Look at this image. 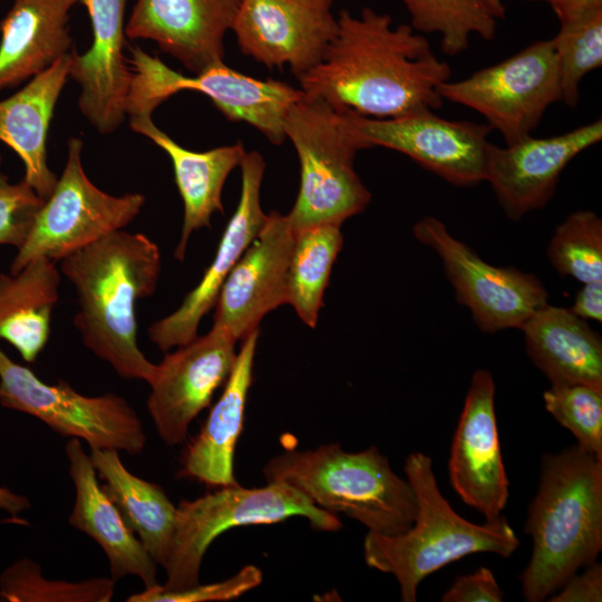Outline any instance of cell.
<instances>
[{
    "label": "cell",
    "mask_w": 602,
    "mask_h": 602,
    "mask_svg": "<svg viewBox=\"0 0 602 602\" xmlns=\"http://www.w3.org/2000/svg\"><path fill=\"white\" fill-rule=\"evenodd\" d=\"M343 114L363 148L399 152L455 186L485 182L492 132L487 124L446 119L433 109L391 118Z\"/></svg>",
    "instance_id": "4fadbf2b"
},
{
    "label": "cell",
    "mask_w": 602,
    "mask_h": 602,
    "mask_svg": "<svg viewBox=\"0 0 602 602\" xmlns=\"http://www.w3.org/2000/svg\"><path fill=\"white\" fill-rule=\"evenodd\" d=\"M65 450L75 486L69 524L101 547L108 559L113 580L135 575L142 580L145 589L158 585L157 564L99 485L97 472L80 439L69 438Z\"/></svg>",
    "instance_id": "7402d4cb"
},
{
    "label": "cell",
    "mask_w": 602,
    "mask_h": 602,
    "mask_svg": "<svg viewBox=\"0 0 602 602\" xmlns=\"http://www.w3.org/2000/svg\"><path fill=\"white\" fill-rule=\"evenodd\" d=\"M581 573L575 572L547 598L550 602H601L602 564L594 562Z\"/></svg>",
    "instance_id": "f35d334b"
},
{
    "label": "cell",
    "mask_w": 602,
    "mask_h": 602,
    "mask_svg": "<svg viewBox=\"0 0 602 602\" xmlns=\"http://www.w3.org/2000/svg\"><path fill=\"white\" fill-rule=\"evenodd\" d=\"M114 592L115 580L107 577L48 580L29 559L14 562L0 576V601L6 602H109Z\"/></svg>",
    "instance_id": "d6a6232c"
},
{
    "label": "cell",
    "mask_w": 602,
    "mask_h": 602,
    "mask_svg": "<svg viewBox=\"0 0 602 602\" xmlns=\"http://www.w3.org/2000/svg\"><path fill=\"white\" fill-rule=\"evenodd\" d=\"M79 0H13L0 21V91L69 54V12Z\"/></svg>",
    "instance_id": "484cf974"
},
{
    "label": "cell",
    "mask_w": 602,
    "mask_h": 602,
    "mask_svg": "<svg viewBox=\"0 0 602 602\" xmlns=\"http://www.w3.org/2000/svg\"><path fill=\"white\" fill-rule=\"evenodd\" d=\"M284 132L300 161L299 193L288 214L294 231L340 226L368 206L371 193L353 168L365 148L343 113L302 94L288 111Z\"/></svg>",
    "instance_id": "8992f818"
},
{
    "label": "cell",
    "mask_w": 602,
    "mask_h": 602,
    "mask_svg": "<svg viewBox=\"0 0 602 602\" xmlns=\"http://www.w3.org/2000/svg\"><path fill=\"white\" fill-rule=\"evenodd\" d=\"M504 598L493 572L479 567L475 572L458 576L443 594V602H502Z\"/></svg>",
    "instance_id": "74e56055"
},
{
    "label": "cell",
    "mask_w": 602,
    "mask_h": 602,
    "mask_svg": "<svg viewBox=\"0 0 602 602\" xmlns=\"http://www.w3.org/2000/svg\"><path fill=\"white\" fill-rule=\"evenodd\" d=\"M547 256L562 276L583 283L602 281V220L589 210L571 213L555 229Z\"/></svg>",
    "instance_id": "836d02e7"
},
{
    "label": "cell",
    "mask_w": 602,
    "mask_h": 602,
    "mask_svg": "<svg viewBox=\"0 0 602 602\" xmlns=\"http://www.w3.org/2000/svg\"><path fill=\"white\" fill-rule=\"evenodd\" d=\"M443 100L480 114L506 145L538 126L547 108L561 101L556 55L548 40H538L505 60L466 78L439 86Z\"/></svg>",
    "instance_id": "8fae6325"
},
{
    "label": "cell",
    "mask_w": 602,
    "mask_h": 602,
    "mask_svg": "<svg viewBox=\"0 0 602 602\" xmlns=\"http://www.w3.org/2000/svg\"><path fill=\"white\" fill-rule=\"evenodd\" d=\"M0 405L28 414L62 437L84 439L91 448L139 454L146 444L143 423L122 396H85L58 380L47 383L0 347Z\"/></svg>",
    "instance_id": "9c48e42d"
},
{
    "label": "cell",
    "mask_w": 602,
    "mask_h": 602,
    "mask_svg": "<svg viewBox=\"0 0 602 602\" xmlns=\"http://www.w3.org/2000/svg\"><path fill=\"white\" fill-rule=\"evenodd\" d=\"M268 483H285L331 514H344L368 532L400 535L417 514V497L408 479L398 476L376 446L346 452L340 444L314 449L288 448L263 468Z\"/></svg>",
    "instance_id": "5b68a950"
},
{
    "label": "cell",
    "mask_w": 602,
    "mask_h": 602,
    "mask_svg": "<svg viewBox=\"0 0 602 602\" xmlns=\"http://www.w3.org/2000/svg\"><path fill=\"white\" fill-rule=\"evenodd\" d=\"M412 233L417 241L439 255L457 301L470 311L482 331L520 329L532 313L547 303V290L537 276L514 266L485 262L453 236L438 219L423 217Z\"/></svg>",
    "instance_id": "7c38bea8"
},
{
    "label": "cell",
    "mask_w": 602,
    "mask_h": 602,
    "mask_svg": "<svg viewBox=\"0 0 602 602\" xmlns=\"http://www.w3.org/2000/svg\"><path fill=\"white\" fill-rule=\"evenodd\" d=\"M232 30L244 55L299 79L323 59L338 19L331 0H242Z\"/></svg>",
    "instance_id": "9a60e30c"
},
{
    "label": "cell",
    "mask_w": 602,
    "mask_h": 602,
    "mask_svg": "<svg viewBox=\"0 0 602 602\" xmlns=\"http://www.w3.org/2000/svg\"><path fill=\"white\" fill-rule=\"evenodd\" d=\"M524 532L532 555L521 575L527 602L547 600L602 550V459L581 446L544 454Z\"/></svg>",
    "instance_id": "3957f363"
},
{
    "label": "cell",
    "mask_w": 602,
    "mask_h": 602,
    "mask_svg": "<svg viewBox=\"0 0 602 602\" xmlns=\"http://www.w3.org/2000/svg\"><path fill=\"white\" fill-rule=\"evenodd\" d=\"M294 230L288 214L271 211L258 235L225 279L214 304V323L237 341L259 329L270 311L288 303Z\"/></svg>",
    "instance_id": "e0dca14e"
},
{
    "label": "cell",
    "mask_w": 602,
    "mask_h": 602,
    "mask_svg": "<svg viewBox=\"0 0 602 602\" xmlns=\"http://www.w3.org/2000/svg\"><path fill=\"white\" fill-rule=\"evenodd\" d=\"M240 167V201L222 234L212 263L182 304L148 328L149 340L163 352L197 337L200 322L214 307L225 279L265 223L268 214L262 211L260 202L265 162L259 152L252 151L245 153Z\"/></svg>",
    "instance_id": "d6986e66"
},
{
    "label": "cell",
    "mask_w": 602,
    "mask_h": 602,
    "mask_svg": "<svg viewBox=\"0 0 602 602\" xmlns=\"http://www.w3.org/2000/svg\"><path fill=\"white\" fill-rule=\"evenodd\" d=\"M77 294L72 322L84 344L118 376L149 383L157 365L137 343L136 302L152 295L161 274V252L142 233L115 231L59 261Z\"/></svg>",
    "instance_id": "7a4b0ae2"
},
{
    "label": "cell",
    "mask_w": 602,
    "mask_h": 602,
    "mask_svg": "<svg viewBox=\"0 0 602 602\" xmlns=\"http://www.w3.org/2000/svg\"><path fill=\"white\" fill-rule=\"evenodd\" d=\"M128 122L135 133L155 143L172 161L175 183L184 205L182 233L174 258L183 261L192 233L210 227L212 215L224 212L223 186L246 152L241 142L205 152L190 151L161 130L151 115H132Z\"/></svg>",
    "instance_id": "d4e9b609"
},
{
    "label": "cell",
    "mask_w": 602,
    "mask_h": 602,
    "mask_svg": "<svg viewBox=\"0 0 602 602\" xmlns=\"http://www.w3.org/2000/svg\"><path fill=\"white\" fill-rule=\"evenodd\" d=\"M555 12L560 23L602 8V0H542Z\"/></svg>",
    "instance_id": "60d3db41"
},
{
    "label": "cell",
    "mask_w": 602,
    "mask_h": 602,
    "mask_svg": "<svg viewBox=\"0 0 602 602\" xmlns=\"http://www.w3.org/2000/svg\"><path fill=\"white\" fill-rule=\"evenodd\" d=\"M404 470L417 497L414 524L400 535L368 532L363 541L366 564L395 576L402 602H415L424 579L462 557L494 553L506 559L516 551L520 540L504 516L480 525L453 509L428 455L409 454Z\"/></svg>",
    "instance_id": "277c9868"
},
{
    "label": "cell",
    "mask_w": 602,
    "mask_h": 602,
    "mask_svg": "<svg viewBox=\"0 0 602 602\" xmlns=\"http://www.w3.org/2000/svg\"><path fill=\"white\" fill-rule=\"evenodd\" d=\"M30 508L27 497L18 495L8 488L0 487V509L17 517L20 512Z\"/></svg>",
    "instance_id": "b9f144b4"
},
{
    "label": "cell",
    "mask_w": 602,
    "mask_h": 602,
    "mask_svg": "<svg viewBox=\"0 0 602 602\" xmlns=\"http://www.w3.org/2000/svg\"><path fill=\"white\" fill-rule=\"evenodd\" d=\"M259 332L255 329L242 340L221 397L183 452L178 477L213 487L239 484L234 476V452L243 429Z\"/></svg>",
    "instance_id": "603a6c76"
},
{
    "label": "cell",
    "mask_w": 602,
    "mask_h": 602,
    "mask_svg": "<svg viewBox=\"0 0 602 602\" xmlns=\"http://www.w3.org/2000/svg\"><path fill=\"white\" fill-rule=\"evenodd\" d=\"M342 242L339 225L321 224L294 231L288 303L310 328L317 326L323 294Z\"/></svg>",
    "instance_id": "f546056e"
},
{
    "label": "cell",
    "mask_w": 602,
    "mask_h": 602,
    "mask_svg": "<svg viewBox=\"0 0 602 602\" xmlns=\"http://www.w3.org/2000/svg\"><path fill=\"white\" fill-rule=\"evenodd\" d=\"M242 0H137L125 35L154 41L161 51L200 74L223 62L224 37Z\"/></svg>",
    "instance_id": "44dd1931"
},
{
    "label": "cell",
    "mask_w": 602,
    "mask_h": 602,
    "mask_svg": "<svg viewBox=\"0 0 602 602\" xmlns=\"http://www.w3.org/2000/svg\"><path fill=\"white\" fill-rule=\"evenodd\" d=\"M71 51L37 74L10 97L0 100V142L25 167L23 181L46 201L58 176L47 162V137L55 107L69 78Z\"/></svg>",
    "instance_id": "cb8c5ba5"
},
{
    "label": "cell",
    "mask_w": 602,
    "mask_h": 602,
    "mask_svg": "<svg viewBox=\"0 0 602 602\" xmlns=\"http://www.w3.org/2000/svg\"><path fill=\"white\" fill-rule=\"evenodd\" d=\"M1 162H2V157H1V155H0V165H1Z\"/></svg>",
    "instance_id": "ee69618b"
},
{
    "label": "cell",
    "mask_w": 602,
    "mask_h": 602,
    "mask_svg": "<svg viewBox=\"0 0 602 602\" xmlns=\"http://www.w3.org/2000/svg\"><path fill=\"white\" fill-rule=\"evenodd\" d=\"M88 11L93 40L87 51L71 50L69 77L80 86L78 106L100 134L114 133L127 118L132 70L124 56L126 0H79Z\"/></svg>",
    "instance_id": "ffe728a7"
},
{
    "label": "cell",
    "mask_w": 602,
    "mask_h": 602,
    "mask_svg": "<svg viewBox=\"0 0 602 602\" xmlns=\"http://www.w3.org/2000/svg\"><path fill=\"white\" fill-rule=\"evenodd\" d=\"M534 365L553 383L602 390V339L570 309L544 304L520 328Z\"/></svg>",
    "instance_id": "4316f807"
},
{
    "label": "cell",
    "mask_w": 602,
    "mask_h": 602,
    "mask_svg": "<svg viewBox=\"0 0 602 602\" xmlns=\"http://www.w3.org/2000/svg\"><path fill=\"white\" fill-rule=\"evenodd\" d=\"M128 62L133 67L127 117L152 116L171 96L182 90H194L207 96L229 120L250 124L275 145L287 139L288 111L303 94L287 82L256 79L224 62L187 77L139 47L130 48Z\"/></svg>",
    "instance_id": "ba28073f"
},
{
    "label": "cell",
    "mask_w": 602,
    "mask_h": 602,
    "mask_svg": "<svg viewBox=\"0 0 602 602\" xmlns=\"http://www.w3.org/2000/svg\"><path fill=\"white\" fill-rule=\"evenodd\" d=\"M543 401L579 446L602 459V390L584 383H553L543 392Z\"/></svg>",
    "instance_id": "e575fe53"
},
{
    "label": "cell",
    "mask_w": 602,
    "mask_h": 602,
    "mask_svg": "<svg viewBox=\"0 0 602 602\" xmlns=\"http://www.w3.org/2000/svg\"><path fill=\"white\" fill-rule=\"evenodd\" d=\"M453 489L485 522L498 520L509 496L495 414V382L492 373H473L454 433L448 459Z\"/></svg>",
    "instance_id": "2e32d148"
},
{
    "label": "cell",
    "mask_w": 602,
    "mask_h": 602,
    "mask_svg": "<svg viewBox=\"0 0 602 602\" xmlns=\"http://www.w3.org/2000/svg\"><path fill=\"white\" fill-rule=\"evenodd\" d=\"M410 26L419 33H439L443 52L454 56L469 47L472 35L494 39L497 19L485 0H404Z\"/></svg>",
    "instance_id": "4dcf8cb0"
},
{
    "label": "cell",
    "mask_w": 602,
    "mask_h": 602,
    "mask_svg": "<svg viewBox=\"0 0 602 602\" xmlns=\"http://www.w3.org/2000/svg\"><path fill=\"white\" fill-rule=\"evenodd\" d=\"M602 139V120L551 137L528 136L499 147L489 144L485 182L512 221L541 210L554 196L567 164Z\"/></svg>",
    "instance_id": "ac0fdd59"
},
{
    "label": "cell",
    "mask_w": 602,
    "mask_h": 602,
    "mask_svg": "<svg viewBox=\"0 0 602 602\" xmlns=\"http://www.w3.org/2000/svg\"><path fill=\"white\" fill-rule=\"evenodd\" d=\"M263 581L262 571L255 565H245L231 577L182 590L166 591L158 584L129 595L128 602H214L235 600L258 588Z\"/></svg>",
    "instance_id": "d590c367"
},
{
    "label": "cell",
    "mask_w": 602,
    "mask_h": 602,
    "mask_svg": "<svg viewBox=\"0 0 602 602\" xmlns=\"http://www.w3.org/2000/svg\"><path fill=\"white\" fill-rule=\"evenodd\" d=\"M82 146L78 137L68 139L62 173L18 249L10 264L11 274L38 258L59 262L103 236L124 230L140 213L146 201L142 193L111 195L88 178L81 164Z\"/></svg>",
    "instance_id": "30bf717a"
},
{
    "label": "cell",
    "mask_w": 602,
    "mask_h": 602,
    "mask_svg": "<svg viewBox=\"0 0 602 602\" xmlns=\"http://www.w3.org/2000/svg\"><path fill=\"white\" fill-rule=\"evenodd\" d=\"M237 340L213 326L204 336L166 352L147 399V409L159 438L168 446L182 444L191 423L210 406L225 383L236 359Z\"/></svg>",
    "instance_id": "5bb4252c"
},
{
    "label": "cell",
    "mask_w": 602,
    "mask_h": 602,
    "mask_svg": "<svg viewBox=\"0 0 602 602\" xmlns=\"http://www.w3.org/2000/svg\"><path fill=\"white\" fill-rule=\"evenodd\" d=\"M485 2L497 20L505 17L506 9L503 0H485Z\"/></svg>",
    "instance_id": "7bdbcfd3"
},
{
    "label": "cell",
    "mask_w": 602,
    "mask_h": 602,
    "mask_svg": "<svg viewBox=\"0 0 602 602\" xmlns=\"http://www.w3.org/2000/svg\"><path fill=\"white\" fill-rule=\"evenodd\" d=\"M56 264L38 258L14 274H0V339L27 363L36 361L50 337L61 283Z\"/></svg>",
    "instance_id": "83f0119b"
},
{
    "label": "cell",
    "mask_w": 602,
    "mask_h": 602,
    "mask_svg": "<svg viewBox=\"0 0 602 602\" xmlns=\"http://www.w3.org/2000/svg\"><path fill=\"white\" fill-rule=\"evenodd\" d=\"M42 203L43 200L23 179L11 183L0 172V245L19 249Z\"/></svg>",
    "instance_id": "8d00e7d4"
},
{
    "label": "cell",
    "mask_w": 602,
    "mask_h": 602,
    "mask_svg": "<svg viewBox=\"0 0 602 602\" xmlns=\"http://www.w3.org/2000/svg\"><path fill=\"white\" fill-rule=\"evenodd\" d=\"M528 1H538V0H528ZM542 1V0H541Z\"/></svg>",
    "instance_id": "f6af8a7d"
},
{
    "label": "cell",
    "mask_w": 602,
    "mask_h": 602,
    "mask_svg": "<svg viewBox=\"0 0 602 602\" xmlns=\"http://www.w3.org/2000/svg\"><path fill=\"white\" fill-rule=\"evenodd\" d=\"M551 42L557 59L561 101L573 108L583 78L602 65V8L561 22Z\"/></svg>",
    "instance_id": "1f68e13d"
},
{
    "label": "cell",
    "mask_w": 602,
    "mask_h": 602,
    "mask_svg": "<svg viewBox=\"0 0 602 602\" xmlns=\"http://www.w3.org/2000/svg\"><path fill=\"white\" fill-rule=\"evenodd\" d=\"M304 517L318 531L336 532L342 523L334 514L315 506L304 494L285 483L263 487H220L176 506L175 526L163 566L166 591H182L200 583L203 557L212 542L224 532L241 526L266 525L290 517Z\"/></svg>",
    "instance_id": "52a82bcc"
},
{
    "label": "cell",
    "mask_w": 602,
    "mask_h": 602,
    "mask_svg": "<svg viewBox=\"0 0 602 602\" xmlns=\"http://www.w3.org/2000/svg\"><path fill=\"white\" fill-rule=\"evenodd\" d=\"M323 59L298 80L308 97L339 113L391 118L443 106L439 86L450 79L425 37L410 25H392L388 13L342 9Z\"/></svg>",
    "instance_id": "6da1fadb"
},
{
    "label": "cell",
    "mask_w": 602,
    "mask_h": 602,
    "mask_svg": "<svg viewBox=\"0 0 602 602\" xmlns=\"http://www.w3.org/2000/svg\"><path fill=\"white\" fill-rule=\"evenodd\" d=\"M104 491L157 565L164 566L174 534L176 506L157 484L132 474L116 449L91 448Z\"/></svg>",
    "instance_id": "f1b7e54d"
},
{
    "label": "cell",
    "mask_w": 602,
    "mask_h": 602,
    "mask_svg": "<svg viewBox=\"0 0 602 602\" xmlns=\"http://www.w3.org/2000/svg\"><path fill=\"white\" fill-rule=\"evenodd\" d=\"M570 310L584 320L602 321V281L583 283Z\"/></svg>",
    "instance_id": "ab89813d"
}]
</instances>
